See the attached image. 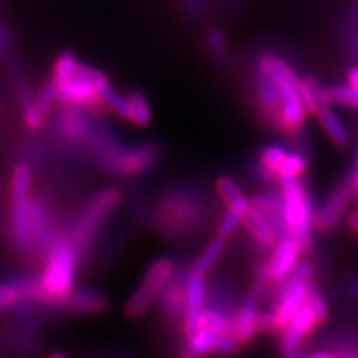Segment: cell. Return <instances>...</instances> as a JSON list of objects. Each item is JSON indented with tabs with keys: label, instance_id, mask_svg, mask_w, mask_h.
I'll return each instance as SVG.
<instances>
[{
	"label": "cell",
	"instance_id": "cell-17",
	"mask_svg": "<svg viewBox=\"0 0 358 358\" xmlns=\"http://www.w3.org/2000/svg\"><path fill=\"white\" fill-rule=\"evenodd\" d=\"M186 275L187 268L178 266L174 272L173 279L159 295L158 306L163 312V315L169 320L181 322L182 313H185V302H186Z\"/></svg>",
	"mask_w": 358,
	"mask_h": 358
},
{
	"label": "cell",
	"instance_id": "cell-24",
	"mask_svg": "<svg viewBox=\"0 0 358 358\" xmlns=\"http://www.w3.org/2000/svg\"><path fill=\"white\" fill-rule=\"evenodd\" d=\"M289 153L290 151L287 148L279 145V143H272V145L262 148L261 153L257 156V166L267 181H279L280 166Z\"/></svg>",
	"mask_w": 358,
	"mask_h": 358
},
{
	"label": "cell",
	"instance_id": "cell-39",
	"mask_svg": "<svg viewBox=\"0 0 358 358\" xmlns=\"http://www.w3.org/2000/svg\"><path fill=\"white\" fill-rule=\"evenodd\" d=\"M343 358H358V353H342Z\"/></svg>",
	"mask_w": 358,
	"mask_h": 358
},
{
	"label": "cell",
	"instance_id": "cell-1",
	"mask_svg": "<svg viewBox=\"0 0 358 358\" xmlns=\"http://www.w3.org/2000/svg\"><path fill=\"white\" fill-rule=\"evenodd\" d=\"M48 82L55 92L58 105L77 106L96 118H105L103 92L111 83L100 69L85 64L77 53L65 50L55 58Z\"/></svg>",
	"mask_w": 358,
	"mask_h": 358
},
{
	"label": "cell",
	"instance_id": "cell-13",
	"mask_svg": "<svg viewBox=\"0 0 358 358\" xmlns=\"http://www.w3.org/2000/svg\"><path fill=\"white\" fill-rule=\"evenodd\" d=\"M352 201L353 196L350 178H347L334 187V191L330 192L329 198H327L319 208H315V214H313V229L324 232V234L332 232L335 227L343 221Z\"/></svg>",
	"mask_w": 358,
	"mask_h": 358
},
{
	"label": "cell",
	"instance_id": "cell-37",
	"mask_svg": "<svg viewBox=\"0 0 358 358\" xmlns=\"http://www.w3.org/2000/svg\"><path fill=\"white\" fill-rule=\"evenodd\" d=\"M353 171L358 173V138H357V150H355V166H353Z\"/></svg>",
	"mask_w": 358,
	"mask_h": 358
},
{
	"label": "cell",
	"instance_id": "cell-32",
	"mask_svg": "<svg viewBox=\"0 0 358 358\" xmlns=\"http://www.w3.org/2000/svg\"><path fill=\"white\" fill-rule=\"evenodd\" d=\"M8 47H10V30H8V27L3 24L2 20H0V55L6 53L8 50Z\"/></svg>",
	"mask_w": 358,
	"mask_h": 358
},
{
	"label": "cell",
	"instance_id": "cell-20",
	"mask_svg": "<svg viewBox=\"0 0 358 358\" xmlns=\"http://www.w3.org/2000/svg\"><path fill=\"white\" fill-rule=\"evenodd\" d=\"M317 123L322 128V131L325 133V136L338 148H347L350 145V133L345 124H343L342 118L330 108V105L324 106L315 113Z\"/></svg>",
	"mask_w": 358,
	"mask_h": 358
},
{
	"label": "cell",
	"instance_id": "cell-16",
	"mask_svg": "<svg viewBox=\"0 0 358 358\" xmlns=\"http://www.w3.org/2000/svg\"><path fill=\"white\" fill-rule=\"evenodd\" d=\"M60 308L77 315H96L108 308V297L103 290L92 285H77L66 295Z\"/></svg>",
	"mask_w": 358,
	"mask_h": 358
},
{
	"label": "cell",
	"instance_id": "cell-40",
	"mask_svg": "<svg viewBox=\"0 0 358 358\" xmlns=\"http://www.w3.org/2000/svg\"><path fill=\"white\" fill-rule=\"evenodd\" d=\"M181 358H196V357H192V355H189V353H182V357Z\"/></svg>",
	"mask_w": 358,
	"mask_h": 358
},
{
	"label": "cell",
	"instance_id": "cell-36",
	"mask_svg": "<svg viewBox=\"0 0 358 358\" xmlns=\"http://www.w3.org/2000/svg\"><path fill=\"white\" fill-rule=\"evenodd\" d=\"M348 290L358 299V279H352L348 282Z\"/></svg>",
	"mask_w": 358,
	"mask_h": 358
},
{
	"label": "cell",
	"instance_id": "cell-23",
	"mask_svg": "<svg viewBox=\"0 0 358 358\" xmlns=\"http://www.w3.org/2000/svg\"><path fill=\"white\" fill-rule=\"evenodd\" d=\"M227 241L222 239L221 236H213L211 239L206 243V245L201 249L199 256L194 259L191 264V268L196 272H201V274L209 275L213 272V268L221 262V259L226 254Z\"/></svg>",
	"mask_w": 358,
	"mask_h": 358
},
{
	"label": "cell",
	"instance_id": "cell-3",
	"mask_svg": "<svg viewBox=\"0 0 358 358\" xmlns=\"http://www.w3.org/2000/svg\"><path fill=\"white\" fill-rule=\"evenodd\" d=\"M203 206L199 196L187 187H173L161 194L151 213V222L163 237L186 239L199 227Z\"/></svg>",
	"mask_w": 358,
	"mask_h": 358
},
{
	"label": "cell",
	"instance_id": "cell-34",
	"mask_svg": "<svg viewBox=\"0 0 358 358\" xmlns=\"http://www.w3.org/2000/svg\"><path fill=\"white\" fill-rule=\"evenodd\" d=\"M350 186H352L353 203H355L358 208V173H355V171H352V174H350Z\"/></svg>",
	"mask_w": 358,
	"mask_h": 358
},
{
	"label": "cell",
	"instance_id": "cell-21",
	"mask_svg": "<svg viewBox=\"0 0 358 358\" xmlns=\"http://www.w3.org/2000/svg\"><path fill=\"white\" fill-rule=\"evenodd\" d=\"M34 169L27 161H19L8 178V201L27 199L34 196Z\"/></svg>",
	"mask_w": 358,
	"mask_h": 358
},
{
	"label": "cell",
	"instance_id": "cell-5",
	"mask_svg": "<svg viewBox=\"0 0 358 358\" xmlns=\"http://www.w3.org/2000/svg\"><path fill=\"white\" fill-rule=\"evenodd\" d=\"M282 213H284L285 234L295 237L303 248L308 249L312 243L313 214L315 206L308 194L307 186L299 179H282L279 181Z\"/></svg>",
	"mask_w": 358,
	"mask_h": 358
},
{
	"label": "cell",
	"instance_id": "cell-27",
	"mask_svg": "<svg viewBox=\"0 0 358 358\" xmlns=\"http://www.w3.org/2000/svg\"><path fill=\"white\" fill-rule=\"evenodd\" d=\"M325 95L330 106H347V108L358 110V88L350 83H334L325 87Z\"/></svg>",
	"mask_w": 358,
	"mask_h": 358
},
{
	"label": "cell",
	"instance_id": "cell-7",
	"mask_svg": "<svg viewBox=\"0 0 358 358\" xmlns=\"http://www.w3.org/2000/svg\"><path fill=\"white\" fill-rule=\"evenodd\" d=\"M178 266V261L171 256L155 259L148 266L138 287L133 290L128 301L124 302V313H127L128 319H140L158 302L159 295L171 282Z\"/></svg>",
	"mask_w": 358,
	"mask_h": 358
},
{
	"label": "cell",
	"instance_id": "cell-29",
	"mask_svg": "<svg viewBox=\"0 0 358 358\" xmlns=\"http://www.w3.org/2000/svg\"><path fill=\"white\" fill-rule=\"evenodd\" d=\"M241 224H243V219H241L237 214L231 213V211H224L219 217L217 226H216V234L221 236L222 239L229 241L231 237L236 236V232L239 231Z\"/></svg>",
	"mask_w": 358,
	"mask_h": 358
},
{
	"label": "cell",
	"instance_id": "cell-31",
	"mask_svg": "<svg viewBox=\"0 0 358 358\" xmlns=\"http://www.w3.org/2000/svg\"><path fill=\"white\" fill-rule=\"evenodd\" d=\"M295 358H343L342 353L332 350H313V352H301Z\"/></svg>",
	"mask_w": 358,
	"mask_h": 358
},
{
	"label": "cell",
	"instance_id": "cell-18",
	"mask_svg": "<svg viewBox=\"0 0 358 358\" xmlns=\"http://www.w3.org/2000/svg\"><path fill=\"white\" fill-rule=\"evenodd\" d=\"M243 224L244 229L250 236V239L261 249L271 250L277 244V241L284 236L280 227L275 222H272L266 214L254 208V206L243 217Z\"/></svg>",
	"mask_w": 358,
	"mask_h": 358
},
{
	"label": "cell",
	"instance_id": "cell-22",
	"mask_svg": "<svg viewBox=\"0 0 358 358\" xmlns=\"http://www.w3.org/2000/svg\"><path fill=\"white\" fill-rule=\"evenodd\" d=\"M256 96L268 122L275 124L277 115H279L280 108L279 90H277V85L267 75L261 73V71H257L256 77Z\"/></svg>",
	"mask_w": 358,
	"mask_h": 358
},
{
	"label": "cell",
	"instance_id": "cell-11",
	"mask_svg": "<svg viewBox=\"0 0 358 358\" xmlns=\"http://www.w3.org/2000/svg\"><path fill=\"white\" fill-rule=\"evenodd\" d=\"M96 116L77 106L60 105L53 116V133L62 143L82 148L87 141Z\"/></svg>",
	"mask_w": 358,
	"mask_h": 358
},
{
	"label": "cell",
	"instance_id": "cell-8",
	"mask_svg": "<svg viewBox=\"0 0 358 358\" xmlns=\"http://www.w3.org/2000/svg\"><path fill=\"white\" fill-rule=\"evenodd\" d=\"M313 275H315L313 264L308 259H302L292 275L279 285L280 292L277 294L275 306L272 308L277 324V334H280L287 327L299 308L307 301L308 294L313 289Z\"/></svg>",
	"mask_w": 358,
	"mask_h": 358
},
{
	"label": "cell",
	"instance_id": "cell-30",
	"mask_svg": "<svg viewBox=\"0 0 358 358\" xmlns=\"http://www.w3.org/2000/svg\"><path fill=\"white\" fill-rule=\"evenodd\" d=\"M206 43H208L209 52L214 53L216 57H222L226 55L227 52V42H226V35L221 29H211L206 35Z\"/></svg>",
	"mask_w": 358,
	"mask_h": 358
},
{
	"label": "cell",
	"instance_id": "cell-6",
	"mask_svg": "<svg viewBox=\"0 0 358 358\" xmlns=\"http://www.w3.org/2000/svg\"><path fill=\"white\" fill-rule=\"evenodd\" d=\"M329 307L325 299L315 287L308 294L307 301L299 308L287 327L280 332L279 348L285 358H295L302 352L303 342L329 320Z\"/></svg>",
	"mask_w": 358,
	"mask_h": 358
},
{
	"label": "cell",
	"instance_id": "cell-4",
	"mask_svg": "<svg viewBox=\"0 0 358 358\" xmlns=\"http://www.w3.org/2000/svg\"><path fill=\"white\" fill-rule=\"evenodd\" d=\"M122 199V189L108 186L93 192L80 208L77 217L73 219V222L66 231H69L71 241L83 256L92 249L93 243L98 239L106 221L116 211Z\"/></svg>",
	"mask_w": 358,
	"mask_h": 358
},
{
	"label": "cell",
	"instance_id": "cell-10",
	"mask_svg": "<svg viewBox=\"0 0 358 358\" xmlns=\"http://www.w3.org/2000/svg\"><path fill=\"white\" fill-rule=\"evenodd\" d=\"M19 106L20 116L25 128L29 131H38L45 127L53 113V105L57 103L55 92L50 82L43 83L38 92H32L25 83H22L19 90Z\"/></svg>",
	"mask_w": 358,
	"mask_h": 358
},
{
	"label": "cell",
	"instance_id": "cell-28",
	"mask_svg": "<svg viewBox=\"0 0 358 358\" xmlns=\"http://www.w3.org/2000/svg\"><path fill=\"white\" fill-rule=\"evenodd\" d=\"M307 166L308 159L302 151H290L280 166L279 181H282V179H299L307 171Z\"/></svg>",
	"mask_w": 358,
	"mask_h": 358
},
{
	"label": "cell",
	"instance_id": "cell-12",
	"mask_svg": "<svg viewBox=\"0 0 358 358\" xmlns=\"http://www.w3.org/2000/svg\"><path fill=\"white\" fill-rule=\"evenodd\" d=\"M306 248L297 239L289 234H284L277 241V244L271 249L266 267L267 275L272 285H280L292 275L295 267L302 261V254Z\"/></svg>",
	"mask_w": 358,
	"mask_h": 358
},
{
	"label": "cell",
	"instance_id": "cell-26",
	"mask_svg": "<svg viewBox=\"0 0 358 358\" xmlns=\"http://www.w3.org/2000/svg\"><path fill=\"white\" fill-rule=\"evenodd\" d=\"M128 96V120L131 124L138 128L150 127L153 120V110H151L150 100L140 90H131L127 93Z\"/></svg>",
	"mask_w": 358,
	"mask_h": 358
},
{
	"label": "cell",
	"instance_id": "cell-19",
	"mask_svg": "<svg viewBox=\"0 0 358 358\" xmlns=\"http://www.w3.org/2000/svg\"><path fill=\"white\" fill-rule=\"evenodd\" d=\"M214 189H216L217 198L221 199L224 208H226L227 211L237 214L241 219H243L245 214L249 213V209L252 208L249 196L245 194L234 179L229 176H219L216 179V182H214Z\"/></svg>",
	"mask_w": 358,
	"mask_h": 358
},
{
	"label": "cell",
	"instance_id": "cell-2",
	"mask_svg": "<svg viewBox=\"0 0 358 358\" xmlns=\"http://www.w3.org/2000/svg\"><path fill=\"white\" fill-rule=\"evenodd\" d=\"M83 254L73 244L66 229H57L50 245L40 259L37 274V303L60 308L71 290L77 287V275Z\"/></svg>",
	"mask_w": 358,
	"mask_h": 358
},
{
	"label": "cell",
	"instance_id": "cell-38",
	"mask_svg": "<svg viewBox=\"0 0 358 358\" xmlns=\"http://www.w3.org/2000/svg\"><path fill=\"white\" fill-rule=\"evenodd\" d=\"M47 358H66V355L62 352H55V353H52V355H48Z\"/></svg>",
	"mask_w": 358,
	"mask_h": 358
},
{
	"label": "cell",
	"instance_id": "cell-14",
	"mask_svg": "<svg viewBox=\"0 0 358 358\" xmlns=\"http://www.w3.org/2000/svg\"><path fill=\"white\" fill-rule=\"evenodd\" d=\"M239 343L232 335H222L201 329L185 337V350L189 355L201 358L208 355H232L239 350Z\"/></svg>",
	"mask_w": 358,
	"mask_h": 358
},
{
	"label": "cell",
	"instance_id": "cell-9",
	"mask_svg": "<svg viewBox=\"0 0 358 358\" xmlns=\"http://www.w3.org/2000/svg\"><path fill=\"white\" fill-rule=\"evenodd\" d=\"M163 148L156 141H145L138 145H120L110 156L101 171L115 174L123 179H133L151 171L159 163Z\"/></svg>",
	"mask_w": 358,
	"mask_h": 358
},
{
	"label": "cell",
	"instance_id": "cell-35",
	"mask_svg": "<svg viewBox=\"0 0 358 358\" xmlns=\"http://www.w3.org/2000/svg\"><path fill=\"white\" fill-rule=\"evenodd\" d=\"M347 224L353 232H357V234H358V208L355 209V211H352L350 214H348Z\"/></svg>",
	"mask_w": 358,
	"mask_h": 358
},
{
	"label": "cell",
	"instance_id": "cell-15",
	"mask_svg": "<svg viewBox=\"0 0 358 358\" xmlns=\"http://www.w3.org/2000/svg\"><path fill=\"white\" fill-rule=\"evenodd\" d=\"M37 303V275L0 280V312Z\"/></svg>",
	"mask_w": 358,
	"mask_h": 358
},
{
	"label": "cell",
	"instance_id": "cell-25",
	"mask_svg": "<svg viewBox=\"0 0 358 358\" xmlns=\"http://www.w3.org/2000/svg\"><path fill=\"white\" fill-rule=\"evenodd\" d=\"M299 95H301V100L308 115L315 116L317 111L330 105L325 95V87H322L319 80L313 77H303L299 80Z\"/></svg>",
	"mask_w": 358,
	"mask_h": 358
},
{
	"label": "cell",
	"instance_id": "cell-33",
	"mask_svg": "<svg viewBox=\"0 0 358 358\" xmlns=\"http://www.w3.org/2000/svg\"><path fill=\"white\" fill-rule=\"evenodd\" d=\"M347 83H350L352 87L358 88V65H353L347 70Z\"/></svg>",
	"mask_w": 358,
	"mask_h": 358
}]
</instances>
